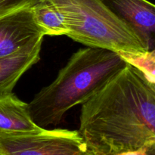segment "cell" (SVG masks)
Here are the masks:
<instances>
[{"label": "cell", "mask_w": 155, "mask_h": 155, "mask_svg": "<svg viewBox=\"0 0 155 155\" xmlns=\"http://www.w3.org/2000/svg\"><path fill=\"white\" fill-rule=\"evenodd\" d=\"M79 133L93 155L138 149L155 139V93L128 64L82 104Z\"/></svg>", "instance_id": "cell-1"}, {"label": "cell", "mask_w": 155, "mask_h": 155, "mask_svg": "<svg viewBox=\"0 0 155 155\" xmlns=\"http://www.w3.org/2000/svg\"><path fill=\"white\" fill-rule=\"evenodd\" d=\"M127 64L119 52L106 48L76 51L55 80L28 104L32 119L44 129L58 125L68 110L86 102Z\"/></svg>", "instance_id": "cell-2"}, {"label": "cell", "mask_w": 155, "mask_h": 155, "mask_svg": "<svg viewBox=\"0 0 155 155\" xmlns=\"http://www.w3.org/2000/svg\"><path fill=\"white\" fill-rule=\"evenodd\" d=\"M63 15L68 36L88 47L141 54L148 48L136 33L101 0H51Z\"/></svg>", "instance_id": "cell-3"}, {"label": "cell", "mask_w": 155, "mask_h": 155, "mask_svg": "<svg viewBox=\"0 0 155 155\" xmlns=\"http://www.w3.org/2000/svg\"><path fill=\"white\" fill-rule=\"evenodd\" d=\"M2 155H93L79 131L42 129L36 133L0 132Z\"/></svg>", "instance_id": "cell-4"}, {"label": "cell", "mask_w": 155, "mask_h": 155, "mask_svg": "<svg viewBox=\"0 0 155 155\" xmlns=\"http://www.w3.org/2000/svg\"><path fill=\"white\" fill-rule=\"evenodd\" d=\"M33 18L31 8L21 9L0 18V58L17 52L43 38Z\"/></svg>", "instance_id": "cell-5"}, {"label": "cell", "mask_w": 155, "mask_h": 155, "mask_svg": "<svg viewBox=\"0 0 155 155\" xmlns=\"http://www.w3.org/2000/svg\"><path fill=\"white\" fill-rule=\"evenodd\" d=\"M126 23L148 51L155 49V5L148 0H101Z\"/></svg>", "instance_id": "cell-6"}, {"label": "cell", "mask_w": 155, "mask_h": 155, "mask_svg": "<svg viewBox=\"0 0 155 155\" xmlns=\"http://www.w3.org/2000/svg\"><path fill=\"white\" fill-rule=\"evenodd\" d=\"M42 40L40 38L11 55L0 58V97L12 92L20 78L39 61Z\"/></svg>", "instance_id": "cell-7"}, {"label": "cell", "mask_w": 155, "mask_h": 155, "mask_svg": "<svg viewBox=\"0 0 155 155\" xmlns=\"http://www.w3.org/2000/svg\"><path fill=\"white\" fill-rule=\"evenodd\" d=\"M42 129L32 119L29 104L13 92L0 97V132L29 133L39 132Z\"/></svg>", "instance_id": "cell-8"}, {"label": "cell", "mask_w": 155, "mask_h": 155, "mask_svg": "<svg viewBox=\"0 0 155 155\" xmlns=\"http://www.w3.org/2000/svg\"><path fill=\"white\" fill-rule=\"evenodd\" d=\"M31 9L35 21L44 36H68L69 30L66 21L51 0H42Z\"/></svg>", "instance_id": "cell-9"}, {"label": "cell", "mask_w": 155, "mask_h": 155, "mask_svg": "<svg viewBox=\"0 0 155 155\" xmlns=\"http://www.w3.org/2000/svg\"><path fill=\"white\" fill-rule=\"evenodd\" d=\"M128 64L139 69L149 81L155 82V49L141 54L120 53Z\"/></svg>", "instance_id": "cell-10"}, {"label": "cell", "mask_w": 155, "mask_h": 155, "mask_svg": "<svg viewBox=\"0 0 155 155\" xmlns=\"http://www.w3.org/2000/svg\"><path fill=\"white\" fill-rule=\"evenodd\" d=\"M42 0H0V18L21 9L31 8Z\"/></svg>", "instance_id": "cell-11"}, {"label": "cell", "mask_w": 155, "mask_h": 155, "mask_svg": "<svg viewBox=\"0 0 155 155\" xmlns=\"http://www.w3.org/2000/svg\"><path fill=\"white\" fill-rule=\"evenodd\" d=\"M111 155H148V153H147L146 148L144 145L143 147L138 148V149L121 151V152L117 153V154H114Z\"/></svg>", "instance_id": "cell-12"}, {"label": "cell", "mask_w": 155, "mask_h": 155, "mask_svg": "<svg viewBox=\"0 0 155 155\" xmlns=\"http://www.w3.org/2000/svg\"><path fill=\"white\" fill-rule=\"evenodd\" d=\"M145 79H146V78H145ZM146 80H147V79H146ZM147 81H148V85L150 86V87L151 88V89L154 91V92L155 93V82L149 81V80H147Z\"/></svg>", "instance_id": "cell-13"}, {"label": "cell", "mask_w": 155, "mask_h": 155, "mask_svg": "<svg viewBox=\"0 0 155 155\" xmlns=\"http://www.w3.org/2000/svg\"><path fill=\"white\" fill-rule=\"evenodd\" d=\"M0 155H2V154H0Z\"/></svg>", "instance_id": "cell-14"}]
</instances>
